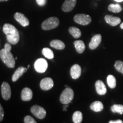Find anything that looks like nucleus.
<instances>
[{"mask_svg": "<svg viewBox=\"0 0 123 123\" xmlns=\"http://www.w3.org/2000/svg\"><path fill=\"white\" fill-rule=\"evenodd\" d=\"M3 31L6 36L7 41L9 43L15 44L19 42V33L16 27L13 25L9 24H5L3 27Z\"/></svg>", "mask_w": 123, "mask_h": 123, "instance_id": "f257e3e1", "label": "nucleus"}, {"mask_svg": "<svg viewBox=\"0 0 123 123\" xmlns=\"http://www.w3.org/2000/svg\"><path fill=\"white\" fill-rule=\"evenodd\" d=\"M0 58L2 61L9 68H14L15 67V59L10 51L3 49L0 51Z\"/></svg>", "mask_w": 123, "mask_h": 123, "instance_id": "f03ea898", "label": "nucleus"}, {"mask_svg": "<svg viewBox=\"0 0 123 123\" xmlns=\"http://www.w3.org/2000/svg\"><path fill=\"white\" fill-rule=\"evenodd\" d=\"M74 96V93L73 89L70 87H66L63 91L62 92L60 96V101L62 104H67L73 101Z\"/></svg>", "mask_w": 123, "mask_h": 123, "instance_id": "7ed1b4c3", "label": "nucleus"}, {"mask_svg": "<svg viewBox=\"0 0 123 123\" xmlns=\"http://www.w3.org/2000/svg\"><path fill=\"white\" fill-rule=\"evenodd\" d=\"M59 25V19L55 17H51L44 20L41 25V27L44 30H50L57 27Z\"/></svg>", "mask_w": 123, "mask_h": 123, "instance_id": "20e7f679", "label": "nucleus"}, {"mask_svg": "<svg viewBox=\"0 0 123 123\" xmlns=\"http://www.w3.org/2000/svg\"><path fill=\"white\" fill-rule=\"evenodd\" d=\"M74 21L81 25H88L91 22V17L89 15L85 14H78L74 16Z\"/></svg>", "mask_w": 123, "mask_h": 123, "instance_id": "39448f33", "label": "nucleus"}, {"mask_svg": "<svg viewBox=\"0 0 123 123\" xmlns=\"http://www.w3.org/2000/svg\"><path fill=\"white\" fill-rule=\"evenodd\" d=\"M48 63L43 58L38 59L34 63V68L39 73H43L47 70Z\"/></svg>", "mask_w": 123, "mask_h": 123, "instance_id": "423d86ee", "label": "nucleus"}, {"mask_svg": "<svg viewBox=\"0 0 123 123\" xmlns=\"http://www.w3.org/2000/svg\"><path fill=\"white\" fill-rule=\"evenodd\" d=\"M31 112L34 116L39 119H43L46 117V111L43 108L39 105H35L31 108Z\"/></svg>", "mask_w": 123, "mask_h": 123, "instance_id": "0eeeda50", "label": "nucleus"}, {"mask_svg": "<svg viewBox=\"0 0 123 123\" xmlns=\"http://www.w3.org/2000/svg\"><path fill=\"white\" fill-rule=\"evenodd\" d=\"M1 95L2 98L5 100H8L11 98V88L7 82H3L1 85Z\"/></svg>", "mask_w": 123, "mask_h": 123, "instance_id": "6e6552de", "label": "nucleus"}, {"mask_svg": "<svg viewBox=\"0 0 123 123\" xmlns=\"http://www.w3.org/2000/svg\"><path fill=\"white\" fill-rule=\"evenodd\" d=\"M54 86L53 80L50 78H45L40 82V87L42 90L48 91L51 89Z\"/></svg>", "mask_w": 123, "mask_h": 123, "instance_id": "1a4fd4ad", "label": "nucleus"}, {"mask_svg": "<svg viewBox=\"0 0 123 123\" xmlns=\"http://www.w3.org/2000/svg\"><path fill=\"white\" fill-rule=\"evenodd\" d=\"M14 18L18 23H19L24 27L27 26L30 24L28 18L21 13L17 12V13H15Z\"/></svg>", "mask_w": 123, "mask_h": 123, "instance_id": "9d476101", "label": "nucleus"}, {"mask_svg": "<svg viewBox=\"0 0 123 123\" xmlns=\"http://www.w3.org/2000/svg\"><path fill=\"white\" fill-rule=\"evenodd\" d=\"M76 4V0H65L63 4L62 10L64 12H70L74 9Z\"/></svg>", "mask_w": 123, "mask_h": 123, "instance_id": "9b49d317", "label": "nucleus"}, {"mask_svg": "<svg viewBox=\"0 0 123 123\" xmlns=\"http://www.w3.org/2000/svg\"><path fill=\"white\" fill-rule=\"evenodd\" d=\"M101 41V35L100 34H95L93 35L92 38L91 42L89 43V47L91 50H95L96 49L99 44H100Z\"/></svg>", "mask_w": 123, "mask_h": 123, "instance_id": "f8f14e48", "label": "nucleus"}, {"mask_svg": "<svg viewBox=\"0 0 123 123\" xmlns=\"http://www.w3.org/2000/svg\"><path fill=\"white\" fill-rule=\"evenodd\" d=\"M81 68L79 64H74L71 67L70 70V74L73 79H77L80 76Z\"/></svg>", "mask_w": 123, "mask_h": 123, "instance_id": "ddd939ff", "label": "nucleus"}, {"mask_svg": "<svg viewBox=\"0 0 123 123\" xmlns=\"http://www.w3.org/2000/svg\"><path fill=\"white\" fill-rule=\"evenodd\" d=\"M104 19H105V22L112 26H116L121 22L120 18L117 17H113L110 15H106Z\"/></svg>", "mask_w": 123, "mask_h": 123, "instance_id": "4468645a", "label": "nucleus"}, {"mask_svg": "<svg viewBox=\"0 0 123 123\" xmlns=\"http://www.w3.org/2000/svg\"><path fill=\"white\" fill-rule=\"evenodd\" d=\"M95 88L97 93L100 95H104L107 93V88L103 81L98 80L95 83Z\"/></svg>", "mask_w": 123, "mask_h": 123, "instance_id": "2eb2a0df", "label": "nucleus"}, {"mask_svg": "<svg viewBox=\"0 0 123 123\" xmlns=\"http://www.w3.org/2000/svg\"><path fill=\"white\" fill-rule=\"evenodd\" d=\"M33 98V92L30 88L26 87L21 92V99L23 101H30Z\"/></svg>", "mask_w": 123, "mask_h": 123, "instance_id": "dca6fc26", "label": "nucleus"}, {"mask_svg": "<svg viewBox=\"0 0 123 123\" xmlns=\"http://www.w3.org/2000/svg\"><path fill=\"white\" fill-rule=\"evenodd\" d=\"M27 68H25V67H23V66H21L18 68L17 70L15 71V73H14L13 75V77H12V81H16L17 80L19 79L21 76H22V75L24 74V73H25L27 71Z\"/></svg>", "mask_w": 123, "mask_h": 123, "instance_id": "f3484780", "label": "nucleus"}, {"mask_svg": "<svg viewBox=\"0 0 123 123\" xmlns=\"http://www.w3.org/2000/svg\"><path fill=\"white\" fill-rule=\"evenodd\" d=\"M91 110L95 112L102 111L104 108V105L100 101H95L90 105Z\"/></svg>", "mask_w": 123, "mask_h": 123, "instance_id": "a211bd4d", "label": "nucleus"}, {"mask_svg": "<svg viewBox=\"0 0 123 123\" xmlns=\"http://www.w3.org/2000/svg\"><path fill=\"white\" fill-rule=\"evenodd\" d=\"M50 44L51 47L55 49H58V50H63L65 48V44L61 40H53V41H51Z\"/></svg>", "mask_w": 123, "mask_h": 123, "instance_id": "6ab92c4d", "label": "nucleus"}, {"mask_svg": "<svg viewBox=\"0 0 123 123\" xmlns=\"http://www.w3.org/2000/svg\"><path fill=\"white\" fill-rule=\"evenodd\" d=\"M74 44L76 51L78 53L82 54L84 51L86 49V46L83 41H81V40H78V41H75L74 42Z\"/></svg>", "mask_w": 123, "mask_h": 123, "instance_id": "aec40b11", "label": "nucleus"}, {"mask_svg": "<svg viewBox=\"0 0 123 123\" xmlns=\"http://www.w3.org/2000/svg\"><path fill=\"white\" fill-rule=\"evenodd\" d=\"M68 31L70 34H71L74 38H79L81 37V32L78 27L74 26L70 27L68 29Z\"/></svg>", "mask_w": 123, "mask_h": 123, "instance_id": "412c9836", "label": "nucleus"}, {"mask_svg": "<svg viewBox=\"0 0 123 123\" xmlns=\"http://www.w3.org/2000/svg\"><path fill=\"white\" fill-rule=\"evenodd\" d=\"M107 82L108 85L111 88L113 89L116 87V80L115 76L113 75H109L107 76Z\"/></svg>", "mask_w": 123, "mask_h": 123, "instance_id": "4be33fe9", "label": "nucleus"}, {"mask_svg": "<svg viewBox=\"0 0 123 123\" xmlns=\"http://www.w3.org/2000/svg\"><path fill=\"white\" fill-rule=\"evenodd\" d=\"M83 120L82 113L80 111H75L73 115V121L74 123H80Z\"/></svg>", "mask_w": 123, "mask_h": 123, "instance_id": "5701e85b", "label": "nucleus"}, {"mask_svg": "<svg viewBox=\"0 0 123 123\" xmlns=\"http://www.w3.org/2000/svg\"><path fill=\"white\" fill-rule=\"evenodd\" d=\"M108 9L110 12L113 13H120L122 10V7L119 4H110L108 7Z\"/></svg>", "mask_w": 123, "mask_h": 123, "instance_id": "b1692460", "label": "nucleus"}, {"mask_svg": "<svg viewBox=\"0 0 123 123\" xmlns=\"http://www.w3.org/2000/svg\"><path fill=\"white\" fill-rule=\"evenodd\" d=\"M42 54L45 56L46 58H48L49 59H52L54 58V55L53 51L51 50L50 49L47 48V47H45V48L43 49L42 51Z\"/></svg>", "mask_w": 123, "mask_h": 123, "instance_id": "393cba45", "label": "nucleus"}, {"mask_svg": "<svg viewBox=\"0 0 123 123\" xmlns=\"http://www.w3.org/2000/svg\"><path fill=\"white\" fill-rule=\"evenodd\" d=\"M111 110L113 113H118L120 115L123 114V105L121 104H114L111 108Z\"/></svg>", "mask_w": 123, "mask_h": 123, "instance_id": "a878e982", "label": "nucleus"}, {"mask_svg": "<svg viewBox=\"0 0 123 123\" xmlns=\"http://www.w3.org/2000/svg\"><path fill=\"white\" fill-rule=\"evenodd\" d=\"M115 68L118 72L123 74V62L121 61H117L115 62Z\"/></svg>", "mask_w": 123, "mask_h": 123, "instance_id": "bb28decb", "label": "nucleus"}, {"mask_svg": "<svg viewBox=\"0 0 123 123\" xmlns=\"http://www.w3.org/2000/svg\"><path fill=\"white\" fill-rule=\"evenodd\" d=\"M25 123H37V121L30 116H26L24 118Z\"/></svg>", "mask_w": 123, "mask_h": 123, "instance_id": "cd10ccee", "label": "nucleus"}, {"mask_svg": "<svg viewBox=\"0 0 123 123\" xmlns=\"http://www.w3.org/2000/svg\"><path fill=\"white\" fill-rule=\"evenodd\" d=\"M4 109H3L2 106L1 105V103H0V122L3 120V119H4Z\"/></svg>", "mask_w": 123, "mask_h": 123, "instance_id": "c85d7f7f", "label": "nucleus"}, {"mask_svg": "<svg viewBox=\"0 0 123 123\" xmlns=\"http://www.w3.org/2000/svg\"><path fill=\"white\" fill-rule=\"evenodd\" d=\"M36 2L38 5L43 6H44L47 3V0H36Z\"/></svg>", "mask_w": 123, "mask_h": 123, "instance_id": "c756f323", "label": "nucleus"}, {"mask_svg": "<svg viewBox=\"0 0 123 123\" xmlns=\"http://www.w3.org/2000/svg\"><path fill=\"white\" fill-rule=\"evenodd\" d=\"M4 49H5V50H6L7 51H10L12 50V46L9 43H6L5 44Z\"/></svg>", "mask_w": 123, "mask_h": 123, "instance_id": "7c9ffc66", "label": "nucleus"}, {"mask_svg": "<svg viewBox=\"0 0 123 123\" xmlns=\"http://www.w3.org/2000/svg\"><path fill=\"white\" fill-rule=\"evenodd\" d=\"M109 123H123V121L121 120H111L109 121Z\"/></svg>", "mask_w": 123, "mask_h": 123, "instance_id": "2f4dec72", "label": "nucleus"}, {"mask_svg": "<svg viewBox=\"0 0 123 123\" xmlns=\"http://www.w3.org/2000/svg\"><path fill=\"white\" fill-rule=\"evenodd\" d=\"M64 106L63 107V111H67V108L68 107V104H64Z\"/></svg>", "mask_w": 123, "mask_h": 123, "instance_id": "473e14b6", "label": "nucleus"}, {"mask_svg": "<svg viewBox=\"0 0 123 123\" xmlns=\"http://www.w3.org/2000/svg\"><path fill=\"white\" fill-rule=\"evenodd\" d=\"M115 1H116V2H122V1H123V0H115Z\"/></svg>", "mask_w": 123, "mask_h": 123, "instance_id": "72a5a7b5", "label": "nucleus"}, {"mask_svg": "<svg viewBox=\"0 0 123 123\" xmlns=\"http://www.w3.org/2000/svg\"><path fill=\"white\" fill-rule=\"evenodd\" d=\"M120 27H121V29H123V22L120 25Z\"/></svg>", "mask_w": 123, "mask_h": 123, "instance_id": "f704fd0d", "label": "nucleus"}, {"mask_svg": "<svg viewBox=\"0 0 123 123\" xmlns=\"http://www.w3.org/2000/svg\"><path fill=\"white\" fill-rule=\"evenodd\" d=\"M8 0H0V2H4V1H7Z\"/></svg>", "mask_w": 123, "mask_h": 123, "instance_id": "c9c22d12", "label": "nucleus"}, {"mask_svg": "<svg viewBox=\"0 0 123 123\" xmlns=\"http://www.w3.org/2000/svg\"><path fill=\"white\" fill-rule=\"evenodd\" d=\"M29 67H30V65H29V64H28V65H27V69L29 68Z\"/></svg>", "mask_w": 123, "mask_h": 123, "instance_id": "e433bc0d", "label": "nucleus"}, {"mask_svg": "<svg viewBox=\"0 0 123 123\" xmlns=\"http://www.w3.org/2000/svg\"><path fill=\"white\" fill-rule=\"evenodd\" d=\"M65 87H68V86H67V85H65Z\"/></svg>", "mask_w": 123, "mask_h": 123, "instance_id": "4c0bfd02", "label": "nucleus"}, {"mask_svg": "<svg viewBox=\"0 0 123 123\" xmlns=\"http://www.w3.org/2000/svg\"><path fill=\"white\" fill-rule=\"evenodd\" d=\"M17 59H18V58H17V57H16V58H15V59H16V60H17Z\"/></svg>", "mask_w": 123, "mask_h": 123, "instance_id": "58836bf2", "label": "nucleus"}]
</instances>
